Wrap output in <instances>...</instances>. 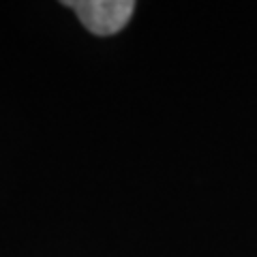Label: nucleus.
<instances>
[{"mask_svg":"<svg viewBox=\"0 0 257 257\" xmlns=\"http://www.w3.org/2000/svg\"><path fill=\"white\" fill-rule=\"evenodd\" d=\"M64 5L77 13L88 30L101 37L122 30L135 9L133 0H67Z\"/></svg>","mask_w":257,"mask_h":257,"instance_id":"obj_1","label":"nucleus"}]
</instances>
